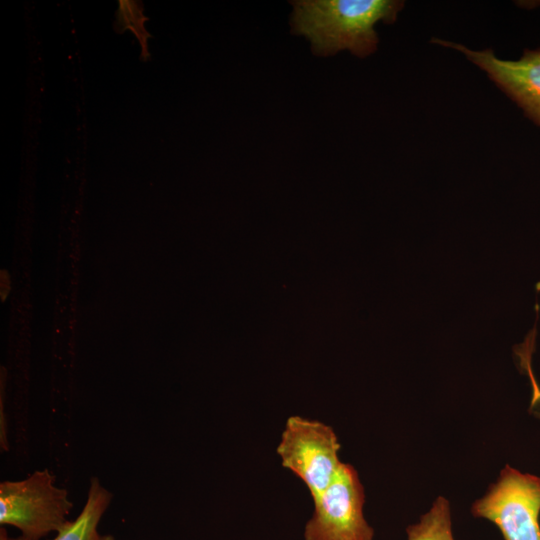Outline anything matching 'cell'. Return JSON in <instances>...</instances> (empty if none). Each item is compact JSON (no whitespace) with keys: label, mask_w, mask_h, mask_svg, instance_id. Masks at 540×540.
Wrapping results in <instances>:
<instances>
[{"label":"cell","mask_w":540,"mask_h":540,"mask_svg":"<svg viewBox=\"0 0 540 540\" xmlns=\"http://www.w3.org/2000/svg\"><path fill=\"white\" fill-rule=\"evenodd\" d=\"M95 540H115L111 535H98Z\"/></svg>","instance_id":"obj_10"},{"label":"cell","mask_w":540,"mask_h":540,"mask_svg":"<svg viewBox=\"0 0 540 540\" xmlns=\"http://www.w3.org/2000/svg\"><path fill=\"white\" fill-rule=\"evenodd\" d=\"M47 468L17 481L0 483V524L20 530L19 540H41L59 532L73 508L68 491L58 487Z\"/></svg>","instance_id":"obj_2"},{"label":"cell","mask_w":540,"mask_h":540,"mask_svg":"<svg viewBox=\"0 0 540 540\" xmlns=\"http://www.w3.org/2000/svg\"><path fill=\"white\" fill-rule=\"evenodd\" d=\"M112 499V494L102 486L99 479L92 478L87 494L85 505L73 521L68 523L57 532L53 540H95L99 535L97 526L107 510ZM8 540H19L8 538Z\"/></svg>","instance_id":"obj_7"},{"label":"cell","mask_w":540,"mask_h":540,"mask_svg":"<svg viewBox=\"0 0 540 540\" xmlns=\"http://www.w3.org/2000/svg\"><path fill=\"white\" fill-rule=\"evenodd\" d=\"M340 448L330 426L293 415L285 423L276 451L282 466L304 482L314 500L340 469Z\"/></svg>","instance_id":"obj_4"},{"label":"cell","mask_w":540,"mask_h":540,"mask_svg":"<svg viewBox=\"0 0 540 540\" xmlns=\"http://www.w3.org/2000/svg\"><path fill=\"white\" fill-rule=\"evenodd\" d=\"M471 513L495 524L504 540H540V477L506 465Z\"/></svg>","instance_id":"obj_3"},{"label":"cell","mask_w":540,"mask_h":540,"mask_svg":"<svg viewBox=\"0 0 540 540\" xmlns=\"http://www.w3.org/2000/svg\"><path fill=\"white\" fill-rule=\"evenodd\" d=\"M407 540H455L449 501L438 496L419 521L406 528Z\"/></svg>","instance_id":"obj_8"},{"label":"cell","mask_w":540,"mask_h":540,"mask_svg":"<svg viewBox=\"0 0 540 540\" xmlns=\"http://www.w3.org/2000/svg\"><path fill=\"white\" fill-rule=\"evenodd\" d=\"M291 28L304 36L318 56L342 50L365 58L377 49L378 22L393 23L404 1L398 0H297L293 1Z\"/></svg>","instance_id":"obj_1"},{"label":"cell","mask_w":540,"mask_h":540,"mask_svg":"<svg viewBox=\"0 0 540 540\" xmlns=\"http://www.w3.org/2000/svg\"><path fill=\"white\" fill-rule=\"evenodd\" d=\"M432 42L463 53L540 126V50H526L518 60H502L490 49L475 51L462 44L436 38Z\"/></svg>","instance_id":"obj_6"},{"label":"cell","mask_w":540,"mask_h":540,"mask_svg":"<svg viewBox=\"0 0 540 540\" xmlns=\"http://www.w3.org/2000/svg\"><path fill=\"white\" fill-rule=\"evenodd\" d=\"M313 501L305 540H373L374 529L363 514L364 488L352 465L342 463L329 486Z\"/></svg>","instance_id":"obj_5"},{"label":"cell","mask_w":540,"mask_h":540,"mask_svg":"<svg viewBox=\"0 0 540 540\" xmlns=\"http://www.w3.org/2000/svg\"><path fill=\"white\" fill-rule=\"evenodd\" d=\"M0 540H8L7 531L4 527L0 529Z\"/></svg>","instance_id":"obj_9"}]
</instances>
